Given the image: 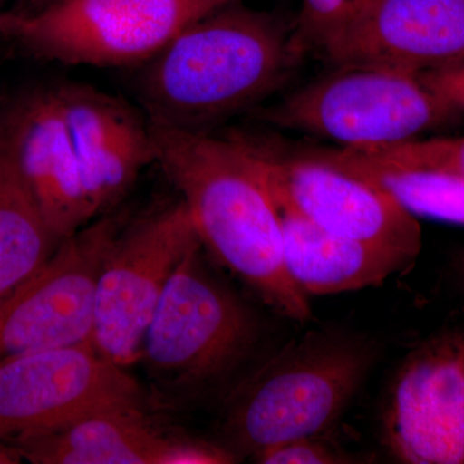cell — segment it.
I'll use <instances>...</instances> for the list:
<instances>
[{"mask_svg": "<svg viewBox=\"0 0 464 464\" xmlns=\"http://www.w3.org/2000/svg\"><path fill=\"white\" fill-rule=\"evenodd\" d=\"M149 124L155 163L190 210L203 248L267 306L297 322L313 319L284 264L279 207L248 140Z\"/></svg>", "mask_w": 464, "mask_h": 464, "instance_id": "obj_1", "label": "cell"}, {"mask_svg": "<svg viewBox=\"0 0 464 464\" xmlns=\"http://www.w3.org/2000/svg\"><path fill=\"white\" fill-rule=\"evenodd\" d=\"M292 27L237 2L191 24L146 61L140 93L150 121L207 132L257 105L299 63Z\"/></svg>", "mask_w": 464, "mask_h": 464, "instance_id": "obj_2", "label": "cell"}, {"mask_svg": "<svg viewBox=\"0 0 464 464\" xmlns=\"http://www.w3.org/2000/svg\"><path fill=\"white\" fill-rule=\"evenodd\" d=\"M381 347L369 335L317 329L288 342L225 400L222 445L239 459L289 440L326 435L356 398Z\"/></svg>", "mask_w": 464, "mask_h": 464, "instance_id": "obj_3", "label": "cell"}, {"mask_svg": "<svg viewBox=\"0 0 464 464\" xmlns=\"http://www.w3.org/2000/svg\"><path fill=\"white\" fill-rule=\"evenodd\" d=\"M186 256L168 284L143 341L140 362L169 398L195 395L237 372L257 343L252 308L204 262Z\"/></svg>", "mask_w": 464, "mask_h": 464, "instance_id": "obj_4", "label": "cell"}, {"mask_svg": "<svg viewBox=\"0 0 464 464\" xmlns=\"http://www.w3.org/2000/svg\"><path fill=\"white\" fill-rule=\"evenodd\" d=\"M457 111L430 74L348 66L334 67L257 116L344 148L372 149L420 139Z\"/></svg>", "mask_w": 464, "mask_h": 464, "instance_id": "obj_5", "label": "cell"}, {"mask_svg": "<svg viewBox=\"0 0 464 464\" xmlns=\"http://www.w3.org/2000/svg\"><path fill=\"white\" fill-rule=\"evenodd\" d=\"M239 0H56L29 14L0 12V35L65 65L146 63L191 24Z\"/></svg>", "mask_w": 464, "mask_h": 464, "instance_id": "obj_6", "label": "cell"}, {"mask_svg": "<svg viewBox=\"0 0 464 464\" xmlns=\"http://www.w3.org/2000/svg\"><path fill=\"white\" fill-rule=\"evenodd\" d=\"M201 244L181 199L127 221L110 248L97 285L93 346L128 369L139 364L143 341L168 284Z\"/></svg>", "mask_w": 464, "mask_h": 464, "instance_id": "obj_7", "label": "cell"}, {"mask_svg": "<svg viewBox=\"0 0 464 464\" xmlns=\"http://www.w3.org/2000/svg\"><path fill=\"white\" fill-rule=\"evenodd\" d=\"M116 409H152L151 399L93 343L0 362V441L44 435Z\"/></svg>", "mask_w": 464, "mask_h": 464, "instance_id": "obj_8", "label": "cell"}, {"mask_svg": "<svg viewBox=\"0 0 464 464\" xmlns=\"http://www.w3.org/2000/svg\"><path fill=\"white\" fill-rule=\"evenodd\" d=\"M106 213L58 244L45 264L0 298V362L50 348L92 343L97 285L127 224Z\"/></svg>", "mask_w": 464, "mask_h": 464, "instance_id": "obj_9", "label": "cell"}, {"mask_svg": "<svg viewBox=\"0 0 464 464\" xmlns=\"http://www.w3.org/2000/svg\"><path fill=\"white\" fill-rule=\"evenodd\" d=\"M378 438L404 464H464V324L411 348L384 391Z\"/></svg>", "mask_w": 464, "mask_h": 464, "instance_id": "obj_10", "label": "cell"}, {"mask_svg": "<svg viewBox=\"0 0 464 464\" xmlns=\"http://www.w3.org/2000/svg\"><path fill=\"white\" fill-rule=\"evenodd\" d=\"M275 199L323 230L417 261L423 234L417 217L372 183L310 150L286 154L249 141Z\"/></svg>", "mask_w": 464, "mask_h": 464, "instance_id": "obj_11", "label": "cell"}, {"mask_svg": "<svg viewBox=\"0 0 464 464\" xmlns=\"http://www.w3.org/2000/svg\"><path fill=\"white\" fill-rule=\"evenodd\" d=\"M320 52L333 67L451 69L464 63V0H373Z\"/></svg>", "mask_w": 464, "mask_h": 464, "instance_id": "obj_12", "label": "cell"}, {"mask_svg": "<svg viewBox=\"0 0 464 464\" xmlns=\"http://www.w3.org/2000/svg\"><path fill=\"white\" fill-rule=\"evenodd\" d=\"M34 464H230L221 442L191 438L163 426L152 409H116L57 431L12 442Z\"/></svg>", "mask_w": 464, "mask_h": 464, "instance_id": "obj_13", "label": "cell"}, {"mask_svg": "<svg viewBox=\"0 0 464 464\" xmlns=\"http://www.w3.org/2000/svg\"><path fill=\"white\" fill-rule=\"evenodd\" d=\"M14 160L58 241L94 221L58 87L0 112Z\"/></svg>", "mask_w": 464, "mask_h": 464, "instance_id": "obj_14", "label": "cell"}, {"mask_svg": "<svg viewBox=\"0 0 464 464\" xmlns=\"http://www.w3.org/2000/svg\"><path fill=\"white\" fill-rule=\"evenodd\" d=\"M94 218L110 213L155 161L150 124L124 101L82 84L58 85Z\"/></svg>", "mask_w": 464, "mask_h": 464, "instance_id": "obj_15", "label": "cell"}, {"mask_svg": "<svg viewBox=\"0 0 464 464\" xmlns=\"http://www.w3.org/2000/svg\"><path fill=\"white\" fill-rule=\"evenodd\" d=\"M283 257L293 282L304 295H326L382 285L408 273L413 259L323 230L276 200Z\"/></svg>", "mask_w": 464, "mask_h": 464, "instance_id": "obj_16", "label": "cell"}, {"mask_svg": "<svg viewBox=\"0 0 464 464\" xmlns=\"http://www.w3.org/2000/svg\"><path fill=\"white\" fill-rule=\"evenodd\" d=\"M60 243L14 160L0 119V298L29 279Z\"/></svg>", "mask_w": 464, "mask_h": 464, "instance_id": "obj_17", "label": "cell"}, {"mask_svg": "<svg viewBox=\"0 0 464 464\" xmlns=\"http://www.w3.org/2000/svg\"><path fill=\"white\" fill-rule=\"evenodd\" d=\"M311 151V149H310ZM314 155L372 183L409 213L464 226V177L378 163L355 149H313Z\"/></svg>", "mask_w": 464, "mask_h": 464, "instance_id": "obj_18", "label": "cell"}, {"mask_svg": "<svg viewBox=\"0 0 464 464\" xmlns=\"http://www.w3.org/2000/svg\"><path fill=\"white\" fill-rule=\"evenodd\" d=\"M355 150L387 166L464 177V136L415 139L382 148Z\"/></svg>", "mask_w": 464, "mask_h": 464, "instance_id": "obj_19", "label": "cell"}, {"mask_svg": "<svg viewBox=\"0 0 464 464\" xmlns=\"http://www.w3.org/2000/svg\"><path fill=\"white\" fill-rule=\"evenodd\" d=\"M373 0H302L301 11L293 23L290 45L298 60L350 23Z\"/></svg>", "mask_w": 464, "mask_h": 464, "instance_id": "obj_20", "label": "cell"}, {"mask_svg": "<svg viewBox=\"0 0 464 464\" xmlns=\"http://www.w3.org/2000/svg\"><path fill=\"white\" fill-rule=\"evenodd\" d=\"M325 435L289 440L265 449L250 459L261 464H346L362 462V458L348 453L324 439Z\"/></svg>", "mask_w": 464, "mask_h": 464, "instance_id": "obj_21", "label": "cell"}, {"mask_svg": "<svg viewBox=\"0 0 464 464\" xmlns=\"http://www.w3.org/2000/svg\"><path fill=\"white\" fill-rule=\"evenodd\" d=\"M433 83L458 110L464 109V63L442 72H430Z\"/></svg>", "mask_w": 464, "mask_h": 464, "instance_id": "obj_22", "label": "cell"}, {"mask_svg": "<svg viewBox=\"0 0 464 464\" xmlns=\"http://www.w3.org/2000/svg\"><path fill=\"white\" fill-rule=\"evenodd\" d=\"M56 0H17L14 7L11 9L12 14H29L34 12L41 11V9L48 7Z\"/></svg>", "mask_w": 464, "mask_h": 464, "instance_id": "obj_23", "label": "cell"}, {"mask_svg": "<svg viewBox=\"0 0 464 464\" xmlns=\"http://www.w3.org/2000/svg\"><path fill=\"white\" fill-rule=\"evenodd\" d=\"M450 268L458 288H459L460 292H462V295H464V248L454 253L453 258H451L450 262Z\"/></svg>", "mask_w": 464, "mask_h": 464, "instance_id": "obj_24", "label": "cell"}, {"mask_svg": "<svg viewBox=\"0 0 464 464\" xmlns=\"http://www.w3.org/2000/svg\"><path fill=\"white\" fill-rule=\"evenodd\" d=\"M23 462L24 458L14 445L0 441V464H17Z\"/></svg>", "mask_w": 464, "mask_h": 464, "instance_id": "obj_25", "label": "cell"}, {"mask_svg": "<svg viewBox=\"0 0 464 464\" xmlns=\"http://www.w3.org/2000/svg\"><path fill=\"white\" fill-rule=\"evenodd\" d=\"M3 0H0V5H2Z\"/></svg>", "mask_w": 464, "mask_h": 464, "instance_id": "obj_26", "label": "cell"}]
</instances>
